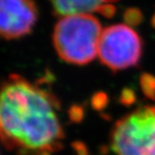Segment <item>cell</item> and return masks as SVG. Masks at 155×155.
<instances>
[{
	"label": "cell",
	"mask_w": 155,
	"mask_h": 155,
	"mask_svg": "<svg viewBox=\"0 0 155 155\" xmlns=\"http://www.w3.org/2000/svg\"><path fill=\"white\" fill-rule=\"evenodd\" d=\"M110 146L116 155H155V106L140 107L117 120Z\"/></svg>",
	"instance_id": "obj_3"
},
{
	"label": "cell",
	"mask_w": 155,
	"mask_h": 155,
	"mask_svg": "<svg viewBox=\"0 0 155 155\" xmlns=\"http://www.w3.org/2000/svg\"><path fill=\"white\" fill-rule=\"evenodd\" d=\"M38 20L34 0H0V38L12 40L30 34Z\"/></svg>",
	"instance_id": "obj_5"
},
{
	"label": "cell",
	"mask_w": 155,
	"mask_h": 155,
	"mask_svg": "<svg viewBox=\"0 0 155 155\" xmlns=\"http://www.w3.org/2000/svg\"><path fill=\"white\" fill-rule=\"evenodd\" d=\"M102 26L93 14H72L60 18L53 31V45L59 57L83 65L98 55Z\"/></svg>",
	"instance_id": "obj_2"
},
{
	"label": "cell",
	"mask_w": 155,
	"mask_h": 155,
	"mask_svg": "<svg viewBox=\"0 0 155 155\" xmlns=\"http://www.w3.org/2000/svg\"><path fill=\"white\" fill-rule=\"evenodd\" d=\"M59 102L50 90L19 74L0 84V142L17 155H51L64 133Z\"/></svg>",
	"instance_id": "obj_1"
},
{
	"label": "cell",
	"mask_w": 155,
	"mask_h": 155,
	"mask_svg": "<svg viewBox=\"0 0 155 155\" xmlns=\"http://www.w3.org/2000/svg\"><path fill=\"white\" fill-rule=\"evenodd\" d=\"M119 0H50L54 13L63 17L72 14L100 13L112 15Z\"/></svg>",
	"instance_id": "obj_6"
},
{
	"label": "cell",
	"mask_w": 155,
	"mask_h": 155,
	"mask_svg": "<svg viewBox=\"0 0 155 155\" xmlns=\"http://www.w3.org/2000/svg\"><path fill=\"white\" fill-rule=\"evenodd\" d=\"M142 43L137 33L125 25H114L103 29L99 41L98 56L112 70H123L137 64Z\"/></svg>",
	"instance_id": "obj_4"
}]
</instances>
